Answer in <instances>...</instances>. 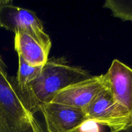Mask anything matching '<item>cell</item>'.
Masks as SVG:
<instances>
[{"label":"cell","mask_w":132,"mask_h":132,"mask_svg":"<svg viewBox=\"0 0 132 132\" xmlns=\"http://www.w3.org/2000/svg\"><path fill=\"white\" fill-rule=\"evenodd\" d=\"M91 76L85 70L69 64L63 57H52L48 59L38 76L21 94L28 109L34 114L63 88Z\"/></svg>","instance_id":"obj_1"},{"label":"cell","mask_w":132,"mask_h":132,"mask_svg":"<svg viewBox=\"0 0 132 132\" xmlns=\"http://www.w3.org/2000/svg\"><path fill=\"white\" fill-rule=\"evenodd\" d=\"M0 132H47L28 109L0 54Z\"/></svg>","instance_id":"obj_2"},{"label":"cell","mask_w":132,"mask_h":132,"mask_svg":"<svg viewBox=\"0 0 132 132\" xmlns=\"http://www.w3.org/2000/svg\"><path fill=\"white\" fill-rule=\"evenodd\" d=\"M0 27L14 33L19 31L27 32L47 50H50V38L44 31L41 21L34 12L14 5L10 0H4L0 5Z\"/></svg>","instance_id":"obj_3"},{"label":"cell","mask_w":132,"mask_h":132,"mask_svg":"<svg viewBox=\"0 0 132 132\" xmlns=\"http://www.w3.org/2000/svg\"><path fill=\"white\" fill-rule=\"evenodd\" d=\"M84 111L90 122L107 126L110 131L132 126L130 113L114 100L109 88L99 94Z\"/></svg>","instance_id":"obj_4"},{"label":"cell","mask_w":132,"mask_h":132,"mask_svg":"<svg viewBox=\"0 0 132 132\" xmlns=\"http://www.w3.org/2000/svg\"><path fill=\"white\" fill-rule=\"evenodd\" d=\"M107 88L106 73L91 76L63 88L54 96L51 102L84 111L99 94Z\"/></svg>","instance_id":"obj_5"},{"label":"cell","mask_w":132,"mask_h":132,"mask_svg":"<svg viewBox=\"0 0 132 132\" xmlns=\"http://www.w3.org/2000/svg\"><path fill=\"white\" fill-rule=\"evenodd\" d=\"M47 132H76L90 122L84 111L58 103H47L41 106Z\"/></svg>","instance_id":"obj_6"},{"label":"cell","mask_w":132,"mask_h":132,"mask_svg":"<svg viewBox=\"0 0 132 132\" xmlns=\"http://www.w3.org/2000/svg\"><path fill=\"white\" fill-rule=\"evenodd\" d=\"M106 74L113 98L128 110L132 118V68L114 59Z\"/></svg>","instance_id":"obj_7"},{"label":"cell","mask_w":132,"mask_h":132,"mask_svg":"<svg viewBox=\"0 0 132 132\" xmlns=\"http://www.w3.org/2000/svg\"><path fill=\"white\" fill-rule=\"evenodd\" d=\"M14 34V48L18 56L31 66L43 65L50 50L27 32L19 31Z\"/></svg>","instance_id":"obj_8"},{"label":"cell","mask_w":132,"mask_h":132,"mask_svg":"<svg viewBox=\"0 0 132 132\" xmlns=\"http://www.w3.org/2000/svg\"><path fill=\"white\" fill-rule=\"evenodd\" d=\"M43 66L30 65L21 57L18 56V70L16 81L20 92L26 88L27 86L40 73Z\"/></svg>","instance_id":"obj_9"},{"label":"cell","mask_w":132,"mask_h":132,"mask_svg":"<svg viewBox=\"0 0 132 132\" xmlns=\"http://www.w3.org/2000/svg\"><path fill=\"white\" fill-rule=\"evenodd\" d=\"M103 6L111 10L114 17L132 21V1L106 0Z\"/></svg>","instance_id":"obj_10"},{"label":"cell","mask_w":132,"mask_h":132,"mask_svg":"<svg viewBox=\"0 0 132 132\" xmlns=\"http://www.w3.org/2000/svg\"><path fill=\"white\" fill-rule=\"evenodd\" d=\"M109 132H132V126H127V127L119 129V130H111Z\"/></svg>","instance_id":"obj_11"},{"label":"cell","mask_w":132,"mask_h":132,"mask_svg":"<svg viewBox=\"0 0 132 132\" xmlns=\"http://www.w3.org/2000/svg\"><path fill=\"white\" fill-rule=\"evenodd\" d=\"M3 1H4V0H0V5H1V4H2V3L3 2Z\"/></svg>","instance_id":"obj_12"}]
</instances>
